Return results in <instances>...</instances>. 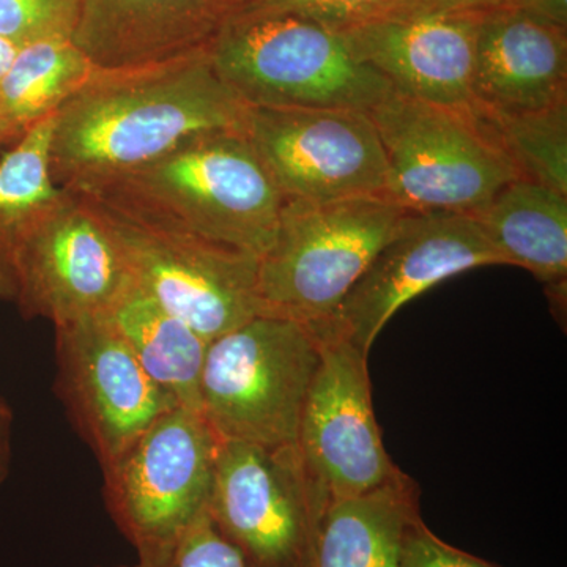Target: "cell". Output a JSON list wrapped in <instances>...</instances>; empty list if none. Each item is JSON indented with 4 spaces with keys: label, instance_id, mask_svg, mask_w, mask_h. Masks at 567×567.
Here are the masks:
<instances>
[{
    "label": "cell",
    "instance_id": "obj_1",
    "mask_svg": "<svg viewBox=\"0 0 567 567\" xmlns=\"http://www.w3.org/2000/svg\"><path fill=\"white\" fill-rule=\"evenodd\" d=\"M248 107L208 50L134 69L96 66L55 114L52 178L65 192H91L197 134L245 130Z\"/></svg>",
    "mask_w": 567,
    "mask_h": 567
},
{
    "label": "cell",
    "instance_id": "obj_2",
    "mask_svg": "<svg viewBox=\"0 0 567 567\" xmlns=\"http://www.w3.org/2000/svg\"><path fill=\"white\" fill-rule=\"evenodd\" d=\"M84 193L106 194L257 257L274 245L284 204L244 130L197 134Z\"/></svg>",
    "mask_w": 567,
    "mask_h": 567
},
{
    "label": "cell",
    "instance_id": "obj_3",
    "mask_svg": "<svg viewBox=\"0 0 567 567\" xmlns=\"http://www.w3.org/2000/svg\"><path fill=\"white\" fill-rule=\"evenodd\" d=\"M208 52L248 106L369 112L394 93L354 58L341 33L297 14H241Z\"/></svg>",
    "mask_w": 567,
    "mask_h": 567
},
{
    "label": "cell",
    "instance_id": "obj_4",
    "mask_svg": "<svg viewBox=\"0 0 567 567\" xmlns=\"http://www.w3.org/2000/svg\"><path fill=\"white\" fill-rule=\"evenodd\" d=\"M320 361L312 324L254 317L212 339L200 375V413L221 440L293 446Z\"/></svg>",
    "mask_w": 567,
    "mask_h": 567
},
{
    "label": "cell",
    "instance_id": "obj_5",
    "mask_svg": "<svg viewBox=\"0 0 567 567\" xmlns=\"http://www.w3.org/2000/svg\"><path fill=\"white\" fill-rule=\"evenodd\" d=\"M405 212L386 193L331 203L284 199L274 245L259 264L265 315L330 319Z\"/></svg>",
    "mask_w": 567,
    "mask_h": 567
},
{
    "label": "cell",
    "instance_id": "obj_6",
    "mask_svg": "<svg viewBox=\"0 0 567 567\" xmlns=\"http://www.w3.org/2000/svg\"><path fill=\"white\" fill-rule=\"evenodd\" d=\"M78 194L110 224L134 281L205 341L267 316L259 295L260 257L207 240L106 194Z\"/></svg>",
    "mask_w": 567,
    "mask_h": 567
},
{
    "label": "cell",
    "instance_id": "obj_7",
    "mask_svg": "<svg viewBox=\"0 0 567 567\" xmlns=\"http://www.w3.org/2000/svg\"><path fill=\"white\" fill-rule=\"evenodd\" d=\"M368 114L385 153V192L405 210L473 216L518 178L473 110L394 92Z\"/></svg>",
    "mask_w": 567,
    "mask_h": 567
},
{
    "label": "cell",
    "instance_id": "obj_8",
    "mask_svg": "<svg viewBox=\"0 0 567 567\" xmlns=\"http://www.w3.org/2000/svg\"><path fill=\"white\" fill-rule=\"evenodd\" d=\"M330 496L297 445L223 440L207 513L249 567H309Z\"/></svg>",
    "mask_w": 567,
    "mask_h": 567
},
{
    "label": "cell",
    "instance_id": "obj_9",
    "mask_svg": "<svg viewBox=\"0 0 567 567\" xmlns=\"http://www.w3.org/2000/svg\"><path fill=\"white\" fill-rule=\"evenodd\" d=\"M221 442L199 410L175 405L102 466L107 511L134 547L207 513Z\"/></svg>",
    "mask_w": 567,
    "mask_h": 567
},
{
    "label": "cell",
    "instance_id": "obj_10",
    "mask_svg": "<svg viewBox=\"0 0 567 567\" xmlns=\"http://www.w3.org/2000/svg\"><path fill=\"white\" fill-rule=\"evenodd\" d=\"M244 132L284 199L386 193L385 153L368 112L249 106Z\"/></svg>",
    "mask_w": 567,
    "mask_h": 567
},
{
    "label": "cell",
    "instance_id": "obj_11",
    "mask_svg": "<svg viewBox=\"0 0 567 567\" xmlns=\"http://www.w3.org/2000/svg\"><path fill=\"white\" fill-rule=\"evenodd\" d=\"M133 282L110 224L82 194L65 192L17 256V295L28 319L54 327L106 316Z\"/></svg>",
    "mask_w": 567,
    "mask_h": 567
},
{
    "label": "cell",
    "instance_id": "obj_12",
    "mask_svg": "<svg viewBox=\"0 0 567 567\" xmlns=\"http://www.w3.org/2000/svg\"><path fill=\"white\" fill-rule=\"evenodd\" d=\"M505 265L475 218L406 210L344 300L320 324L369 357L402 306L473 268Z\"/></svg>",
    "mask_w": 567,
    "mask_h": 567
},
{
    "label": "cell",
    "instance_id": "obj_13",
    "mask_svg": "<svg viewBox=\"0 0 567 567\" xmlns=\"http://www.w3.org/2000/svg\"><path fill=\"white\" fill-rule=\"evenodd\" d=\"M320 361L301 413L297 446L330 499L365 494L405 477L377 424L363 352L316 323Z\"/></svg>",
    "mask_w": 567,
    "mask_h": 567
},
{
    "label": "cell",
    "instance_id": "obj_14",
    "mask_svg": "<svg viewBox=\"0 0 567 567\" xmlns=\"http://www.w3.org/2000/svg\"><path fill=\"white\" fill-rule=\"evenodd\" d=\"M54 330L55 390L78 434L103 466L177 404L145 374L107 316Z\"/></svg>",
    "mask_w": 567,
    "mask_h": 567
},
{
    "label": "cell",
    "instance_id": "obj_15",
    "mask_svg": "<svg viewBox=\"0 0 567 567\" xmlns=\"http://www.w3.org/2000/svg\"><path fill=\"white\" fill-rule=\"evenodd\" d=\"M480 14H382L339 29L358 61L399 95L453 110H473Z\"/></svg>",
    "mask_w": 567,
    "mask_h": 567
},
{
    "label": "cell",
    "instance_id": "obj_16",
    "mask_svg": "<svg viewBox=\"0 0 567 567\" xmlns=\"http://www.w3.org/2000/svg\"><path fill=\"white\" fill-rule=\"evenodd\" d=\"M256 0H84L73 41L99 69H134L208 50Z\"/></svg>",
    "mask_w": 567,
    "mask_h": 567
},
{
    "label": "cell",
    "instance_id": "obj_17",
    "mask_svg": "<svg viewBox=\"0 0 567 567\" xmlns=\"http://www.w3.org/2000/svg\"><path fill=\"white\" fill-rule=\"evenodd\" d=\"M472 91L473 107L499 115L566 103V31L517 9L480 14Z\"/></svg>",
    "mask_w": 567,
    "mask_h": 567
},
{
    "label": "cell",
    "instance_id": "obj_18",
    "mask_svg": "<svg viewBox=\"0 0 567 567\" xmlns=\"http://www.w3.org/2000/svg\"><path fill=\"white\" fill-rule=\"evenodd\" d=\"M417 518L420 488L410 476L365 494L330 499L309 567H399Z\"/></svg>",
    "mask_w": 567,
    "mask_h": 567
},
{
    "label": "cell",
    "instance_id": "obj_19",
    "mask_svg": "<svg viewBox=\"0 0 567 567\" xmlns=\"http://www.w3.org/2000/svg\"><path fill=\"white\" fill-rule=\"evenodd\" d=\"M505 265H517L546 282L561 300L567 276V196L516 178L473 215Z\"/></svg>",
    "mask_w": 567,
    "mask_h": 567
},
{
    "label": "cell",
    "instance_id": "obj_20",
    "mask_svg": "<svg viewBox=\"0 0 567 567\" xmlns=\"http://www.w3.org/2000/svg\"><path fill=\"white\" fill-rule=\"evenodd\" d=\"M137 363L175 404L200 412V375L208 342L163 308L136 281L107 312Z\"/></svg>",
    "mask_w": 567,
    "mask_h": 567
},
{
    "label": "cell",
    "instance_id": "obj_21",
    "mask_svg": "<svg viewBox=\"0 0 567 567\" xmlns=\"http://www.w3.org/2000/svg\"><path fill=\"white\" fill-rule=\"evenodd\" d=\"M96 66L69 37L24 44L0 78V148L11 147L80 91Z\"/></svg>",
    "mask_w": 567,
    "mask_h": 567
},
{
    "label": "cell",
    "instance_id": "obj_22",
    "mask_svg": "<svg viewBox=\"0 0 567 567\" xmlns=\"http://www.w3.org/2000/svg\"><path fill=\"white\" fill-rule=\"evenodd\" d=\"M55 114L33 126L0 158V300L14 301L18 251L63 196L51 173Z\"/></svg>",
    "mask_w": 567,
    "mask_h": 567
},
{
    "label": "cell",
    "instance_id": "obj_23",
    "mask_svg": "<svg viewBox=\"0 0 567 567\" xmlns=\"http://www.w3.org/2000/svg\"><path fill=\"white\" fill-rule=\"evenodd\" d=\"M473 111L505 152L518 178L567 196V102L527 114Z\"/></svg>",
    "mask_w": 567,
    "mask_h": 567
},
{
    "label": "cell",
    "instance_id": "obj_24",
    "mask_svg": "<svg viewBox=\"0 0 567 567\" xmlns=\"http://www.w3.org/2000/svg\"><path fill=\"white\" fill-rule=\"evenodd\" d=\"M136 550L140 567H249L244 555L216 529L208 513L169 539Z\"/></svg>",
    "mask_w": 567,
    "mask_h": 567
},
{
    "label": "cell",
    "instance_id": "obj_25",
    "mask_svg": "<svg viewBox=\"0 0 567 567\" xmlns=\"http://www.w3.org/2000/svg\"><path fill=\"white\" fill-rule=\"evenodd\" d=\"M84 0H0V37L17 47L55 37L73 39Z\"/></svg>",
    "mask_w": 567,
    "mask_h": 567
},
{
    "label": "cell",
    "instance_id": "obj_26",
    "mask_svg": "<svg viewBox=\"0 0 567 567\" xmlns=\"http://www.w3.org/2000/svg\"><path fill=\"white\" fill-rule=\"evenodd\" d=\"M404 2L406 0H256L246 13L297 14L339 31L391 13Z\"/></svg>",
    "mask_w": 567,
    "mask_h": 567
},
{
    "label": "cell",
    "instance_id": "obj_27",
    "mask_svg": "<svg viewBox=\"0 0 567 567\" xmlns=\"http://www.w3.org/2000/svg\"><path fill=\"white\" fill-rule=\"evenodd\" d=\"M399 567H499L440 539L417 518L406 535Z\"/></svg>",
    "mask_w": 567,
    "mask_h": 567
},
{
    "label": "cell",
    "instance_id": "obj_28",
    "mask_svg": "<svg viewBox=\"0 0 567 567\" xmlns=\"http://www.w3.org/2000/svg\"><path fill=\"white\" fill-rule=\"evenodd\" d=\"M520 0H406L391 13H466L483 14L488 11L513 9ZM386 13V14H391Z\"/></svg>",
    "mask_w": 567,
    "mask_h": 567
},
{
    "label": "cell",
    "instance_id": "obj_29",
    "mask_svg": "<svg viewBox=\"0 0 567 567\" xmlns=\"http://www.w3.org/2000/svg\"><path fill=\"white\" fill-rule=\"evenodd\" d=\"M513 9L524 11L536 20L566 31L567 0H520Z\"/></svg>",
    "mask_w": 567,
    "mask_h": 567
},
{
    "label": "cell",
    "instance_id": "obj_30",
    "mask_svg": "<svg viewBox=\"0 0 567 567\" xmlns=\"http://www.w3.org/2000/svg\"><path fill=\"white\" fill-rule=\"evenodd\" d=\"M11 436H13V413L9 402L0 393V486L9 477L11 466Z\"/></svg>",
    "mask_w": 567,
    "mask_h": 567
},
{
    "label": "cell",
    "instance_id": "obj_31",
    "mask_svg": "<svg viewBox=\"0 0 567 567\" xmlns=\"http://www.w3.org/2000/svg\"><path fill=\"white\" fill-rule=\"evenodd\" d=\"M20 47L11 43V41L2 39L0 37V78L7 73V70L10 69L11 62H13L14 55H17Z\"/></svg>",
    "mask_w": 567,
    "mask_h": 567
},
{
    "label": "cell",
    "instance_id": "obj_32",
    "mask_svg": "<svg viewBox=\"0 0 567 567\" xmlns=\"http://www.w3.org/2000/svg\"><path fill=\"white\" fill-rule=\"evenodd\" d=\"M115 567H140V565H136V566H115Z\"/></svg>",
    "mask_w": 567,
    "mask_h": 567
}]
</instances>
